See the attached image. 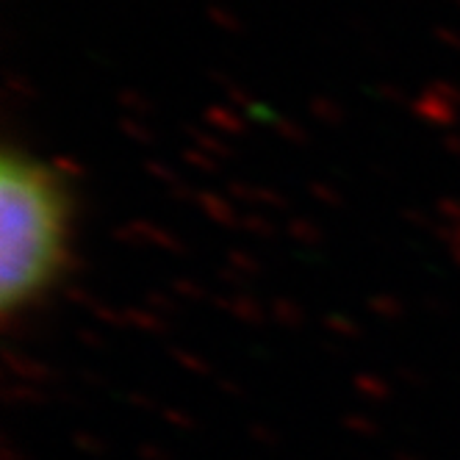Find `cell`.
Listing matches in <instances>:
<instances>
[{"label":"cell","mask_w":460,"mask_h":460,"mask_svg":"<svg viewBox=\"0 0 460 460\" xmlns=\"http://www.w3.org/2000/svg\"><path fill=\"white\" fill-rule=\"evenodd\" d=\"M0 214V308L12 319L34 311L67 272L73 225L67 181L25 150H6Z\"/></svg>","instance_id":"cell-1"}]
</instances>
